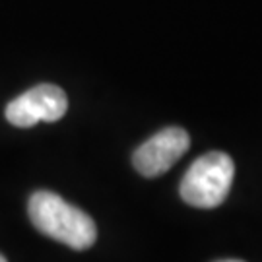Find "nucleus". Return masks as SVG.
<instances>
[{
  "mask_svg": "<svg viewBox=\"0 0 262 262\" xmlns=\"http://www.w3.org/2000/svg\"><path fill=\"white\" fill-rule=\"evenodd\" d=\"M28 212L31 224L41 233L74 251L90 249L97 239L94 220L55 192L37 190L29 198Z\"/></svg>",
  "mask_w": 262,
  "mask_h": 262,
  "instance_id": "obj_1",
  "label": "nucleus"
},
{
  "mask_svg": "<svg viewBox=\"0 0 262 262\" xmlns=\"http://www.w3.org/2000/svg\"><path fill=\"white\" fill-rule=\"evenodd\" d=\"M235 177L233 159L225 151H208L194 159L181 181V198L188 206L212 210L222 206Z\"/></svg>",
  "mask_w": 262,
  "mask_h": 262,
  "instance_id": "obj_2",
  "label": "nucleus"
},
{
  "mask_svg": "<svg viewBox=\"0 0 262 262\" xmlns=\"http://www.w3.org/2000/svg\"><path fill=\"white\" fill-rule=\"evenodd\" d=\"M190 148V136L181 126H167L144 142L132 154V165L142 177L167 173Z\"/></svg>",
  "mask_w": 262,
  "mask_h": 262,
  "instance_id": "obj_3",
  "label": "nucleus"
},
{
  "mask_svg": "<svg viewBox=\"0 0 262 262\" xmlns=\"http://www.w3.org/2000/svg\"><path fill=\"white\" fill-rule=\"evenodd\" d=\"M66 109L68 99L58 85L39 84L10 101L6 107V119L14 126L29 128L41 121L55 122L62 119Z\"/></svg>",
  "mask_w": 262,
  "mask_h": 262,
  "instance_id": "obj_4",
  "label": "nucleus"
},
{
  "mask_svg": "<svg viewBox=\"0 0 262 262\" xmlns=\"http://www.w3.org/2000/svg\"><path fill=\"white\" fill-rule=\"evenodd\" d=\"M217 262H243V260H237V258H227V260H217Z\"/></svg>",
  "mask_w": 262,
  "mask_h": 262,
  "instance_id": "obj_5",
  "label": "nucleus"
},
{
  "mask_svg": "<svg viewBox=\"0 0 262 262\" xmlns=\"http://www.w3.org/2000/svg\"><path fill=\"white\" fill-rule=\"evenodd\" d=\"M0 262H6V258H4V256H2V254H0Z\"/></svg>",
  "mask_w": 262,
  "mask_h": 262,
  "instance_id": "obj_6",
  "label": "nucleus"
}]
</instances>
